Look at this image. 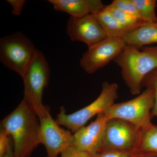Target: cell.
Wrapping results in <instances>:
<instances>
[{
	"label": "cell",
	"mask_w": 157,
	"mask_h": 157,
	"mask_svg": "<svg viewBox=\"0 0 157 157\" xmlns=\"http://www.w3.org/2000/svg\"><path fill=\"white\" fill-rule=\"evenodd\" d=\"M1 131L12 137L15 157H30L40 143L39 119L23 99L1 122Z\"/></svg>",
	"instance_id": "obj_1"
},
{
	"label": "cell",
	"mask_w": 157,
	"mask_h": 157,
	"mask_svg": "<svg viewBox=\"0 0 157 157\" xmlns=\"http://www.w3.org/2000/svg\"><path fill=\"white\" fill-rule=\"evenodd\" d=\"M121 69L122 77L133 95L140 94L144 78L157 69V46L126 45L114 60Z\"/></svg>",
	"instance_id": "obj_2"
},
{
	"label": "cell",
	"mask_w": 157,
	"mask_h": 157,
	"mask_svg": "<svg viewBox=\"0 0 157 157\" xmlns=\"http://www.w3.org/2000/svg\"><path fill=\"white\" fill-rule=\"evenodd\" d=\"M50 73V67L45 56L36 48L22 79L24 84L23 99L39 119L50 112L49 108L42 103L43 92L48 86Z\"/></svg>",
	"instance_id": "obj_3"
},
{
	"label": "cell",
	"mask_w": 157,
	"mask_h": 157,
	"mask_svg": "<svg viewBox=\"0 0 157 157\" xmlns=\"http://www.w3.org/2000/svg\"><path fill=\"white\" fill-rule=\"evenodd\" d=\"M118 86L117 83L106 81L102 83V91L98 98L91 104L76 112L67 114L64 107H60L56 121L75 133L84 126L92 118L104 113L112 106L118 98Z\"/></svg>",
	"instance_id": "obj_4"
},
{
	"label": "cell",
	"mask_w": 157,
	"mask_h": 157,
	"mask_svg": "<svg viewBox=\"0 0 157 157\" xmlns=\"http://www.w3.org/2000/svg\"><path fill=\"white\" fill-rule=\"evenodd\" d=\"M130 101L114 104L104 113L107 120L116 118L134 125L139 130L151 124V111L154 104V90L150 86Z\"/></svg>",
	"instance_id": "obj_5"
},
{
	"label": "cell",
	"mask_w": 157,
	"mask_h": 157,
	"mask_svg": "<svg viewBox=\"0 0 157 157\" xmlns=\"http://www.w3.org/2000/svg\"><path fill=\"white\" fill-rule=\"evenodd\" d=\"M36 48L30 39L22 33L10 34L0 40V61L22 78Z\"/></svg>",
	"instance_id": "obj_6"
},
{
	"label": "cell",
	"mask_w": 157,
	"mask_h": 157,
	"mask_svg": "<svg viewBox=\"0 0 157 157\" xmlns=\"http://www.w3.org/2000/svg\"><path fill=\"white\" fill-rule=\"evenodd\" d=\"M139 130L126 121L108 120L104 130L101 151L137 150Z\"/></svg>",
	"instance_id": "obj_7"
},
{
	"label": "cell",
	"mask_w": 157,
	"mask_h": 157,
	"mask_svg": "<svg viewBox=\"0 0 157 157\" xmlns=\"http://www.w3.org/2000/svg\"><path fill=\"white\" fill-rule=\"evenodd\" d=\"M126 45L123 39L108 38L89 47L80 59L82 68L92 74L114 61Z\"/></svg>",
	"instance_id": "obj_8"
},
{
	"label": "cell",
	"mask_w": 157,
	"mask_h": 157,
	"mask_svg": "<svg viewBox=\"0 0 157 157\" xmlns=\"http://www.w3.org/2000/svg\"><path fill=\"white\" fill-rule=\"evenodd\" d=\"M39 121L40 143L45 146L47 157H57L72 147L73 135L70 131L59 126L50 112L39 118Z\"/></svg>",
	"instance_id": "obj_9"
},
{
	"label": "cell",
	"mask_w": 157,
	"mask_h": 157,
	"mask_svg": "<svg viewBox=\"0 0 157 157\" xmlns=\"http://www.w3.org/2000/svg\"><path fill=\"white\" fill-rule=\"evenodd\" d=\"M67 32L71 41L84 42L88 48L108 38L93 14L80 17H70L67 23Z\"/></svg>",
	"instance_id": "obj_10"
},
{
	"label": "cell",
	"mask_w": 157,
	"mask_h": 157,
	"mask_svg": "<svg viewBox=\"0 0 157 157\" xmlns=\"http://www.w3.org/2000/svg\"><path fill=\"white\" fill-rule=\"evenodd\" d=\"M107 121L104 113L98 114L95 121L74 133L72 147L91 155L101 151Z\"/></svg>",
	"instance_id": "obj_11"
},
{
	"label": "cell",
	"mask_w": 157,
	"mask_h": 157,
	"mask_svg": "<svg viewBox=\"0 0 157 157\" xmlns=\"http://www.w3.org/2000/svg\"><path fill=\"white\" fill-rule=\"evenodd\" d=\"M54 9L66 12L73 17H80L97 14L106 6L101 0H49Z\"/></svg>",
	"instance_id": "obj_12"
},
{
	"label": "cell",
	"mask_w": 157,
	"mask_h": 157,
	"mask_svg": "<svg viewBox=\"0 0 157 157\" xmlns=\"http://www.w3.org/2000/svg\"><path fill=\"white\" fill-rule=\"evenodd\" d=\"M126 45L140 48L146 45L157 43V23H144L123 38Z\"/></svg>",
	"instance_id": "obj_13"
},
{
	"label": "cell",
	"mask_w": 157,
	"mask_h": 157,
	"mask_svg": "<svg viewBox=\"0 0 157 157\" xmlns=\"http://www.w3.org/2000/svg\"><path fill=\"white\" fill-rule=\"evenodd\" d=\"M94 15L101 25L108 38L123 39L133 30L122 25L109 12L105 10V8Z\"/></svg>",
	"instance_id": "obj_14"
},
{
	"label": "cell",
	"mask_w": 157,
	"mask_h": 157,
	"mask_svg": "<svg viewBox=\"0 0 157 157\" xmlns=\"http://www.w3.org/2000/svg\"><path fill=\"white\" fill-rule=\"evenodd\" d=\"M137 150L141 152L157 154V126L151 123L139 130Z\"/></svg>",
	"instance_id": "obj_15"
},
{
	"label": "cell",
	"mask_w": 157,
	"mask_h": 157,
	"mask_svg": "<svg viewBox=\"0 0 157 157\" xmlns=\"http://www.w3.org/2000/svg\"><path fill=\"white\" fill-rule=\"evenodd\" d=\"M140 19L145 23H157L155 12L157 1L156 0H132Z\"/></svg>",
	"instance_id": "obj_16"
},
{
	"label": "cell",
	"mask_w": 157,
	"mask_h": 157,
	"mask_svg": "<svg viewBox=\"0 0 157 157\" xmlns=\"http://www.w3.org/2000/svg\"><path fill=\"white\" fill-rule=\"evenodd\" d=\"M105 9L109 12L118 22L127 29L134 30L144 23L137 17L125 13L109 5L106 6Z\"/></svg>",
	"instance_id": "obj_17"
},
{
	"label": "cell",
	"mask_w": 157,
	"mask_h": 157,
	"mask_svg": "<svg viewBox=\"0 0 157 157\" xmlns=\"http://www.w3.org/2000/svg\"><path fill=\"white\" fill-rule=\"evenodd\" d=\"M109 5L141 20L132 0H114Z\"/></svg>",
	"instance_id": "obj_18"
},
{
	"label": "cell",
	"mask_w": 157,
	"mask_h": 157,
	"mask_svg": "<svg viewBox=\"0 0 157 157\" xmlns=\"http://www.w3.org/2000/svg\"><path fill=\"white\" fill-rule=\"evenodd\" d=\"M144 153L137 150L123 151L103 150L96 154L91 155V157H138Z\"/></svg>",
	"instance_id": "obj_19"
},
{
	"label": "cell",
	"mask_w": 157,
	"mask_h": 157,
	"mask_svg": "<svg viewBox=\"0 0 157 157\" xmlns=\"http://www.w3.org/2000/svg\"><path fill=\"white\" fill-rule=\"evenodd\" d=\"M151 86L154 90V104L151 113L152 117H157V69L149 74L144 78L142 86Z\"/></svg>",
	"instance_id": "obj_20"
},
{
	"label": "cell",
	"mask_w": 157,
	"mask_h": 157,
	"mask_svg": "<svg viewBox=\"0 0 157 157\" xmlns=\"http://www.w3.org/2000/svg\"><path fill=\"white\" fill-rule=\"evenodd\" d=\"M11 136L5 132H0V157H2L9 151L12 145Z\"/></svg>",
	"instance_id": "obj_21"
},
{
	"label": "cell",
	"mask_w": 157,
	"mask_h": 157,
	"mask_svg": "<svg viewBox=\"0 0 157 157\" xmlns=\"http://www.w3.org/2000/svg\"><path fill=\"white\" fill-rule=\"evenodd\" d=\"M61 157H91L87 153L79 151L70 147L61 154Z\"/></svg>",
	"instance_id": "obj_22"
},
{
	"label": "cell",
	"mask_w": 157,
	"mask_h": 157,
	"mask_svg": "<svg viewBox=\"0 0 157 157\" xmlns=\"http://www.w3.org/2000/svg\"><path fill=\"white\" fill-rule=\"evenodd\" d=\"M12 8V14L15 16H19L21 14L24 6L26 2L25 0H8L7 1Z\"/></svg>",
	"instance_id": "obj_23"
},
{
	"label": "cell",
	"mask_w": 157,
	"mask_h": 157,
	"mask_svg": "<svg viewBox=\"0 0 157 157\" xmlns=\"http://www.w3.org/2000/svg\"><path fill=\"white\" fill-rule=\"evenodd\" d=\"M14 157V148H13L12 144L11 145V147L9 149V151L7 152V153L2 157Z\"/></svg>",
	"instance_id": "obj_24"
},
{
	"label": "cell",
	"mask_w": 157,
	"mask_h": 157,
	"mask_svg": "<svg viewBox=\"0 0 157 157\" xmlns=\"http://www.w3.org/2000/svg\"><path fill=\"white\" fill-rule=\"evenodd\" d=\"M138 157H157V154L144 153Z\"/></svg>",
	"instance_id": "obj_25"
}]
</instances>
